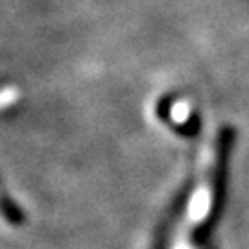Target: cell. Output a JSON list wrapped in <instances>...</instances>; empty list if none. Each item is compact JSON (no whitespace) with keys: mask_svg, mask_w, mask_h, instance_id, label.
Wrapping results in <instances>:
<instances>
[{"mask_svg":"<svg viewBox=\"0 0 249 249\" xmlns=\"http://www.w3.org/2000/svg\"><path fill=\"white\" fill-rule=\"evenodd\" d=\"M0 216L6 220V223L13 225V227H22L26 223L24 209L9 196L4 188H0Z\"/></svg>","mask_w":249,"mask_h":249,"instance_id":"cell-1","label":"cell"}]
</instances>
